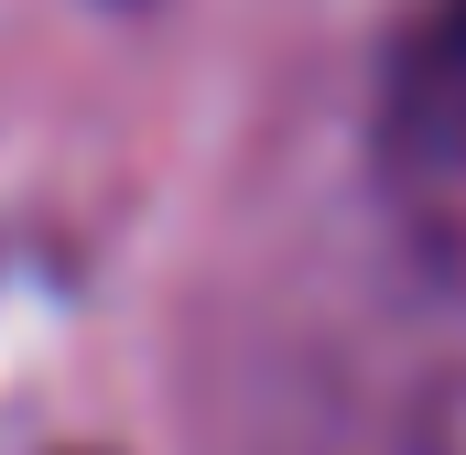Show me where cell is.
<instances>
[{
    "label": "cell",
    "mask_w": 466,
    "mask_h": 455,
    "mask_svg": "<svg viewBox=\"0 0 466 455\" xmlns=\"http://www.w3.org/2000/svg\"><path fill=\"white\" fill-rule=\"evenodd\" d=\"M401 141L466 185V0H445L401 55Z\"/></svg>",
    "instance_id": "1"
}]
</instances>
